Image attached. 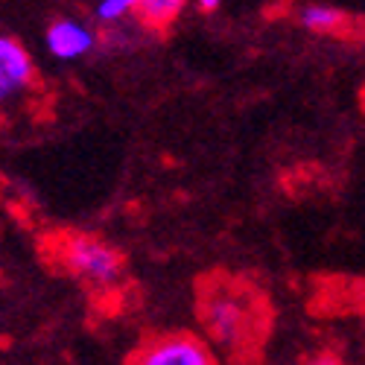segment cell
<instances>
[{"label": "cell", "instance_id": "cell-7", "mask_svg": "<svg viewBox=\"0 0 365 365\" xmlns=\"http://www.w3.org/2000/svg\"><path fill=\"white\" fill-rule=\"evenodd\" d=\"M190 0H138L135 18L152 29V33H167V29L181 18Z\"/></svg>", "mask_w": 365, "mask_h": 365}, {"label": "cell", "instance_id": "cell-2", "mask_svg": "<svg viewBox=\"0 0 365 365\" xmlns=\"http://www.w3.org/2000/svg\"><path fill=\"white\" fill-rule=\"evenodd\" d=\"M50 257L62 272H68L71 278H76L79 284H85L94 292L114 289L126 269L123 255L111 242L94 234H85V231H68V234L53 237Z\"/></svg>", "mask_w": 365, "mask_h": 365}, {"label": "cell", "instance_id": "cell-3", "mask_svg": "<svg viewBox=\"0 0 365 365\" xmlns=\"http://www.w3.org/2000/svg\"><path fill=\"white\" fill-rule=\"evenodd\" d=\"M220 356L214 354L202 336L193 333H164L152 336L143 345H138V354L129 356V362L140 365H214Z\"/></svg>", "mask_w": 365, "mask_h": 365}, {"label": "cell", "instance_id": "cell-4", "mask_svg": "<svg viewBox=\"0 0 365 365\" xmlns=\"http://www.w3.org/2000/svg\"><path fill=\"white\" fill-rule=\"evenodd\" d=\"M38 82L36 58L18 38L0 33V114L18 106Z\"/></svg>", "mask_w": 365, "mask_h": 365}, {"label": "cell", "instance_id": "cell-8", "mask_svg": "<svg viewBox=\"0 0 365 365\" xmlns=\"http://www.w3.org/2000/svg\"><path fill=\"white\" fill-rule=\"evenodd\" d=\"M135 6H138V0H100L97 4V18L103 24H117V21L135 15Z\"/></svg>", "mask_w": 365, "mask_h": 365}, {"label": "cell", "instance_id": "cell-9", "mask_svg": "<svg viewBox=\"0 0 365 365\" xmlns=\"http://www.w3.org/2000/svg\"><path fill=\"white\" fill-rule=\"evenodd\" d=\"M193 4H196L202 12H214V9H220L222 0H193Z\"/></svg>", "mask_w": 365, "mask_h": 365}, {"label": "cell", "instance_id": "cell-6", "mask_svg": "<svg viewBox=\"0 0 365 365\" xmlns=\"http://www.w3.org/2000/svg\"><path fill=\"white\" fill-rule=\"evenodd\" d=\"M298 21L304 29H310L316 36H330V38H354L356 36V18L348 12L327 6V4H310L298 12Z\"/></svg>", "mask_w": 365, "mask_h": 365}, {"label": "cell", "instance_id": "cell-1", "mask_svg": "<svg viewBox=\"0 0 365 365\" xmlns=\"http://www.w3.org/2000/svg\"><path fill=\"white\" fill-rule=\"evenodd\" d=\"M196 304L199 322L217 351H225L231 359H249L252 351H260L272 322L263 289L242 278L217 272L199 281Z\"/></svg>", "mask_w": 365, "mask_h": 365}, {"label": "cell", "instance_id": "cell-5", "mask_svg": "<svg viewBox=\"0 0 365 365\" xmlns=\"http://www.w3.org/2000/svg\"><path fill=\"white\" fill-rule=\"evenodd\" d=\"M44 44L50 50L53 58L58 62H76V58L88 56L97 47V36L85 21L76 18H58L47 26L44 33Z\"/></svg>", "mask_w": 365, "mask_h": 365}]
</instances>
